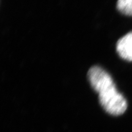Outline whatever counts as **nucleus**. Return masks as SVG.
Here are the masks:
<instances>
[{
    "label": "nucleus",
    "instance_id": "1",
    "mask_svg": "<svg viewBox=\"0 0 132 132\" xmlns=\"http://www.w3.org/2000/svg\"><path fill=\"white\" fill-rule=\"evenodd\" d=\"M89 81L98 94L101 106L106 112L113 116L121 115L127 108L126 98L118 92L110 74L98 66H94L88 71Z\"/></svg>",
    "mask_w": 132,
    "mask_h": 132
},
{
    "label": "nucleus",
    "instance_id": "3",
    "mask_svg": "<svg viewBox=\"0 0 132 132\" xmlns=\"http://www.w3.org/2000/svg\"><path fill=\"white\" fill-rule=\"evenodd\" d=\"M117 8L121 13L132 16V0H118Z\"/></svg>",
    "mask_w": 132,
    "mask_h": 132
},
{
    "label": "nucleus",
    "instance_id": "2",
    "mask_svg": "<svg viewBox=\"0 0 132 132\" xmlns=\"http://www.w3.org/2000/svg\"><path fill=\"white\" fill-rule=\"evenodd\" d=\"M116 50L123 59L132 62V32L128 33L118 40Z\"/></svg>",
    "mask_w": 132,
    "mask_h": 132
}]
</instances>
